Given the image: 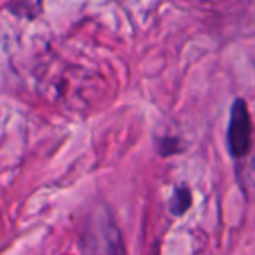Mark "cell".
I'll list each match as a JSON object with an SVG mask.
<instances>
[{
  "label": "cell",
  "mask_w": 255,
  "mask_h": 255,
  "mask_svg": "<svg viewBox=\"0 0 255 255\" xmlns=\"http://www.w3.org/2000/svg\"><path fill=\"white\" fill-rule=\"evenodd\" d=\"M226 142L241 191L248 199H255V128L243 98H236L231 105Z\"/></svg>",
  "instance_id": "6da1fadb"
},
{
  "label": "cell",
  "mask_w": 255,
  "mask_h": 255,
  "mask_svg": "<svg viewBox=\"0 0 255 255\" xmlns=\"http://www.w3.org/2000/svg\"><path fill=\"white\" fill-rule=\"evenodd\" d=\"M81 241V248L84 252H105V254L124 252L121 234L109 213H95Z\"/></svg>",
  "instance_id": "7a4b0ae2"
},
{
  "label": "cell",
  "mask_w": 255,
  "mask_h": 255,
  "mask_svg": "<svg viewBox=\"0 0 255 255\" xmlns=\"http://www.w3.org/2000/svg\"><path fill=\"white\" fill-rule=\"evenodd\" d=\"M192 205V194L187 187H177L170 199V212L173 215H184Z\"/></svg>",
  "instance_id": "3957f363"
},
{
  "label": "cell",
  "mask_w": 255,
  "mask_h": 255,
  "mask_svg": "<svg viewBox=\"0 0 255 255\" xmlns=\"http://www.w3.org/2000/svg\"><path fill=\"white\" fill-rule=\"evenodd\" d=\"M182 143L184 142H182L178 136H163V138L157 140V152L164 157L173 156V154H178L184 150Z\"/></svg>",
  "instance_id": "277c9868"
}]
</instances>
